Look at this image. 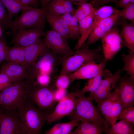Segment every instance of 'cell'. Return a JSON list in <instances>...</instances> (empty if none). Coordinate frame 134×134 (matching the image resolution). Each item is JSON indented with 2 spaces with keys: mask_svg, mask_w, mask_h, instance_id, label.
I'll list each match as a JSON object with an SVG mask.
<instances>
[{
  "mask_svg": "<svg viewBox=\"0 0 134 134\" xmlns=\"http://www.w3.org/2000/svg\"><path fill=\"white\" fill-rule=\"evenodd\" d=\"M67 13L62 16L68 28L70 38L73 39L80 38V33L78 21L74 16Z\"/></svg>",
  "mask_w": 134,
  "mask_h": 134,
  "instance_id": "25",
  "label": "cell"
},
{
  "mask_svg": "<svg viewBox=\"0 0 134 134\" xmlns=\"http://www.w3.org/2000/svg\"><path fill=\"white\" fill-rule=\"evenodd\" d=\"M25 49L26 67L27 70L38 59L49 50L44 39L40 38L34 43L25 47Z\"/></svg>",
  "mask_w": 134,
  "mask_h": 134,
  "instance_id": "16",
  "label": "cell"
},
{
  "mask_svg": "<svg viewBox=\"0 0 134 134\" xmlns=\"http://www.w3.org/2000/svg\"><path fill=\"white\" fill-rule=\"evenodd\" d=\"M47 11L52 14L62 15L66 13L61 0H52L46 8Z\"/></svg>",
  "mask_w": 134,
  "mask_h": 134,
  "instance_id": "35",
  "label": "cell"
},
{
  "mask_svg": "<svg viewBox=\"0 0 134 134\" xmlns=\"http://www.w3.org/2000/svg\"><path fill=\"white\" fill-rule=\"evenodd\" d=\"M103 69L102 70L97 76L89 79L83 88L80 91L82 93L92 92L96 91L100 85L103 76Z\"/></svg>",
  "mask_w": 134,
  "mask_h": 134,
  "instance_id": "31",
  "label": "cell"
},
{
  "mask_svg": "<svg viewBox=\"0 0 134 134\" xmlns=\"http://www.w3.org/2000/svg\"><path fill=\"white\" fill-rule=\"evenodd\" d=\"M122 71V69H118L113 75L105 77L102 80L96 91L90 92L89 97L92 100H95L97 103L106 98L120 79Z\"/></svg>",
  "mask_w": 134,
  "mask_h": 134,
  "instance_id": "12",
  "label": "cell"
},
{
  "mask_svg": "<svg viewBox=\"0 0 134 134\" xmlns=\"http://www.w3.org/2000/svg\"><path fill=\"white\" fill-rule=\"evenodd\" d=\"M46 9L32 7L24 10L12 21L9 28L13 34L20 30L32 28L43 29L45 26Z\"/></svg>",
  "mask_w": 134,
  "mask_h": 134,
  "instance_id": "5",
  "label": "cell"
},
{
  "mask_svg": "<svg viewBox=\"0 0 134 134\" xmlns=\"http://www.w3.org/2000/svg\"><path fill=\"white\" fill-rule=\"evenodd\" d=\"M62 3L67 13L73 15L75 9L72 3L68 0H61Z\"/></svg>",
  "mask_w": 134,
  "mask_h": 134,
  "instance_id": "42",
  "label": "cell"
},
{
  "mask_svg": "<svg viewBox=\"0 0 134 134\" xmlns=\"http://www.w3.org/2000/svg\"><path fill=\"white\" fill-rule=\"evenodd\" d=\"M55 55L49 50L40 57L28 70L30 78L35 80L39 74L41 70L45 66L50 65L53 66L56 62Z\"/></svg>",
  "mask_w": 134,
  "mask_h": 134,
  "instance_id": "19",
  "label": "cell"
},
{
  "mask_svg": "<svg viewBox=\"0 0 134 134\" xmlns=\"http://www.w3.org/2000/svg\"><path fill=\"white\" fill-rule=\"evenodd\" d=\"M44 41L48 48L55 55L69 56L74 53L61 36L52 29L46 33Z\"/></svg>",
  "mask_w": 134,
  "mask_h": 134,
  "instance_id": "11",
  "label": "cell"
},
{
  "mask_svg": "<svg viewBox=\"0 0 134 134\" xmlns=\"http://www.w3.org/2000/svg\"><path fill=\"white\" fill-rule=\"evenodd\" d=\"M79 122L71 120L68 122L60 123L53 126L45 133L46 134H70L73 129L77 127Z\"/></svg>",
  "mask_w": 134,
  "mask_h": 134,
  "instance_id": "26",
  "label": "cell"
},
{
  "mask_svg": "<svg viewBox=\"0 0 134 134\" xmlns=\"http://www.w3.org/2000/svg\"><path fill=\"white\" fill-rule=\"evenodd\" d=\"M22 4L26 6L31 5L35 6L38 5V0H20Z\"/></svg>",
  "mask_w": 134,
  "mask_h": 134,
  "instance_id": "45",
  "label": "cell"
},
{
  "mask_svg": "<svg viewBox=\"0 0 134 134\" xmlns=\"http://www.w3.org/2000/svg\"><path fill=\"white\" fill-rule=\"evenodd\" d=\"M116 8L110 5L104 6L95 10L93 20L91 25L93 30L96 25L101 20L114 13L117 10Z\"/></svg>",
  "mask_w": 134,
  "mask_h": 134,
  "instance_id": "28",
  "label": "cell"
},
{
  "mask_svg": "<svg viewBox=\"0 0 134 134\" xmlns=\"http://www.w3.org/2000/svg\"><path fill=\"white\" fill-rule=\"evenodd\" d=\"M72 3L77 5L87 2L88 0H68Z\"/></svg>",
  "mask_w": 134,
  "mask_h": 134,
  "instance_id": "47",
  "label": "cell"
},
{
  "mask_svg": "<svg viewBox=\"0 0 134 134\" xmlns=\"http://www.w3.org/2000/svg\"><path fill=\"white\" fill-rule=\"evenodd\" d=\"M107 32L101 30L99 28L96 27L92 31L88 37L87 45L93 44L100 39H101Z\"/></svg>",
  "mask_w": 134,
  "mask_h": 134,
  "instance_id": "36",
  "label": "cell"
},
{
  "mask_svg": "<svg viewBox=\"0 0 134 134\" xmlns=\"http://www.w3.org/2000/svg\"><path fill=\"white\" fill-rule=\"evenodd\" d=\"M2 31V30L1 27L0 26V38L1 37Z\"/></svg>",
  "mask_w": 134,
  "mask_h": 134,
  "instance_id": "49",
  "label": "cell"
},
{
  "mask_svg": "<svg viewBox=\"0 0 134 134\" xmlns=\"http://www.w3.org/2000/svg\"><path fill=\"white\" fill-rule=\"evenodd\" d=\"M98 108L108 127L115 124L123 110L118 88H115L105 99L98 102Z\"/></svg>",
  "mask_w": 134,
  "mask_h": 134,
  "instance_id": "6",
  "label": "cell"
},
{
  "mask_svg": "<svg viewBox=\"0 0 134 134\" xmlns=\"http://www.w3.org/2000/svg\"><path fill=\"white\" fill-rule=\"evenodd\" d=\"M119 0H93L91 2L92 4L96 5H102L110 2L117 3Z\"/></svg>",
  "mask_w": 134,
  "mask_h": 134,
  "instance_id": "44",
  "label": "cell"
},
{
  "mask_svg": "<svg viewBox=\"0 0 134 134\" xmlns=\"http://www.w3.org/2000/svg\"><path fill=\"white\" fill-rule=\"evenodd\" d=\"M9 47L5 39L1 37L0 38V64L5 60Z\"/></svg>",
  "mask_w": 134,
  "mask_h": 134,
  "instance_id": "39",
  "label": "cell"
},
{
  "mask_svg": "<svg viewBox=\"0 0 134 134\" xmlns=\"http://www.w3.org/2000/svg\"><path fill=\"white\" fill-rule=\"evenodd\" d=\"M78 6L73 15L76 18L78 22L89 15L95 10L91 3L86 2Z\"/></svg>",
  "mask_w": 134,
  "mask_h": 134,
  "instance_id": "30",
  "label": "cell"
},
{
  "mask_svg": "<svg viewBox=\"0 0 134 134\" xmlns=\"http://www.w3.org/2000/svg\"><path fill=\"white\" fill-rule=\"evenodd\" d=\"M122 22L120 35L123 45L130 51L134 52V23H127L125 20Z\"/></svg>",
  "mask_w": 134,
  "mask_h": 134,
  "instance_id": "22",
  "label": "cell"
},
{
  "mask_svg": "<svg viewBox=\"0 0 134 134\" xmlns=\"http://www.w3.org/2000/svg\"><path fill=\"white\" fill-rule=\"evenodd\" d=\"M0 72L4 73L13 83L29 77L26 68L23 65L7 62L1 66Z\"/></svg>",
  "mask_w": 134,
  "mask_h": 134,
  "instance_id": "17",
  "label": "cell"
},
{
  "mask_svg": "<svg viewBox=\"0 0 134 134\" xmlns=\"http://www.w3.org/2000/svg\"><path fill=\"white\" fill-rule=\"evenodd\" d=\"M130 3H134V0H119L117 5L118 7L123 8Z\"/></svg>",
  "mask_w": 134,
  "mask_h": 134,
  "instance_id": "46",
  "label": "cell"
},
{
  "mask_svg": "<svg viewBox=\"0 0 134 134\" xmlns=\"http://www.w3.org/2000/svg\"><path fill=\"white\" fill-rule=\"evenodd\" d=\"M10 78L5 74L0 73V91L7 88L12 83Z\"/></svg>",
  "mask_w": 134,
  "mask_h": 134,
  "instance_id": "40",
  "label": "cell"
},
{
  "mask_svg": "<svg viewBox=\"0 0 134 134\" xmlns=\"http://www.w3.org/2000/svg\"><path fill=\"white\" fill-rule=\"evenodd\" d=\"M42 7L46 9L47 3L51 0H40Z\"/></svg>",
  "mask_w": 134,
  "mask_h": 134,
  "instance_id": "48",
  "label": "cell"
},
{
  "mask_svg": "<svg viewBox=\"0 0 134 134\" xmlns=\"http://www.w3.org/2000/svg\"><path fill=\"white\" fill-rule=\"evenodd\" d=\"M77 99L75 108L68 115L71 120L100 123L104 125L105 129L108 127L98 107L95 106L89 97L80 91Z\"/></svg>",
  "mask_w": 134,
  "mask_h": 134,
  "instance_id": "4",
  "label": "cell"
},
{
  "mask_svg": "<svg viewBox=\"0 0 134 134\" xmlns=\"http://www.w3.org/2000/svg\"><path fill=\"white\" fill-rule=\"evenodd\" d=\"M133 125L131 123L120 120L110 127L105 129L103 132L107 134H134Z\"/></svg>",
  "mask_w": 134,
  "mask_h": 134,
  "instance_id": "24",
  "label": "cell"
},
{
  "mask_svg": "<svg viewBox=\"0 0 134 134\" xmlns=\"http://www.w3.org/2000/svg\"><path fill=\"white\" fill-rule=\"evenodd\" d=\"M39 84L42 86H47L50 81L49 75L41 73L39 74L36 79Z\"/></svg>",
  "mask_w": 134,
  "mask_h": 134,
  "instance_id": "41",
  "label": "cell"
},
{
  "mask_svg": "<svg viewBox=\"0 0 134 134\" xmlns=\"http://www.w3.org/2000/svg\"><path fill=\"white\" fill-rule=\"evenodd\" d=\"M5 60L26 67L25 48L17 45L9 47Z\"/></svg>",
  "mask_w": 134,
  "mask_h": 134,
  "instance_id": "23",
  "label": "cell"
},
{
  "mask_svg": "<svg viewBox=\"0 0 134 134\" xmlns=\"http://www.w3.org/2000/svg\"><path fill=\"white\" fill-rule=\"evenodd\" d=\"M35 80L28 77L13 83L0 92L1 108L18 109L26 100Z\"/></svg>",
  "mask_w": 134,
  "mask_h": 134,
  "instance_id": "1",
  "label": "cell"
},
{
  "mask_svg": "<svg viewBox=\"0 0 134 134\" xmlns=\"http://www.w3.org/2000/svg\"><path fill=\"white\" fill-rule=\"evenodd\" d=\"M118 119L125 120L131 123L134 125V107L123 109L120 113Z\"/></svg>",
  "mask_w": 134,
  "mask_h": 134,
  "instance_id": "37",
  "label": "cell"
},
{
  "mask_svg": "<svg viewBox=\"0 0 134 134\" xmlns=\"http://www.w3.org/2000/svg\"><path fill=\"white\" fill-rule=\"evenodd\" d=\"M119 95L123 109L133 107L134 104V78L127 75L120 78Z\"/></svg>",
  "mask_w": 134,
  "mask_h": 134,
  "instance_id": "15",
  "label": "cell"
},
{
  "mask_svg": "<svg viewBox=\"0 0 134 134\" xmlns=\"http://www.w3.org/2000/svg\"><path fill=\"white\" fill-rule=\"evenodd\" d=\"M79 92L71 93L58 101L53 111L51 113L47 114L46 121L49 123H51L69 115L75 108Z\"/></svg>",
  "mask_w": 134,
  "mask_h": 134,
  "instance_id": "9",
  "label": "cell"
},
{
  "mask_svg": "<svg viewBox=\"0 0 134 134\" xmlns=\"http://www.w3.org/2000/svg\"><path fill=\"white\" fill-rule=\"evenodd\" d=\"M62 15L54 14L47 11L46 19L52 29L67 42L70 35L67 25Z\"/></svg>",
  "mask_w": 134,
  "mask_h": 134,
  "instance_id": "18",
  "label": "cell"
},
{
  "mask_svg": "<svg viewBox=\"0 0 134 134\" xmlns=\"http://www.w3.org/2000/svg\"><path fill=\"white\" fill-rule=\"evenodd\" d=\"M119 17H122L134 23V3H130L120 10H117Z\"/></svg>",
  "mask_w": 134,
  "mask_h": 134,
  "instance_id": "34",
  "label": "cell"
},
{
  "mask_svg": "<svg viewBox=\"0 0 134 134\" xmlns=\"http://www.w3.org/2000/svg\"><path fill=\"white\" fill-rule=\"evenodd\" d=\"M0 103H1V102H0Z\"/></svg>",
  "mask_w": 134,
  "mask_h": 134,
  "instance_id": "50",
  "label": "cell"
},
{
  "mask_svg": "<svg viewBox=\"0 0 134 134\" xmlns=\"http://www.w3.org/2000/svg\"><path fill=\"white\" fill-rule=\"evenodd\" d=\"M107 61L104 58L99 64H97L95 61L85 64L75 71L68 74L71 81L90 79L94 77L104 69Z\"/></svg>",
  "mask_w": 134,
  "mask_h": 134,
  "instance_id": "14",
  "label": "cell"
},
{
  "mask_svg": "<svg viewBox=\"0 0 134 134\" xmlns=\"http://www.w3.org/2000/svg\"><path fill=\"white\" fill-rule=\"evenodd\" d=\"M104 58L112 60L123 47L119 28L114 26L101 38Z\"/></svg>",
  "mask_w": 134,
  "mask_h": 134,
  "instance_id": "10",
  "label": "cell"
},
{
  "mask_svg": "<svg viewBox=\"0 0 134 134\" xmlns=\"http://www.w3.org/2000/svg\"><path fill=\"white\" fill-rule=\"evenodd\" d=\"M71 81L68 74H59L56 82V86L57 89H66Z\"/></svg>",
  "mask_w": 134,
  "mask_h": 134,
  "instance_id": "38",
  "label": "cell"
},
{
  "mask_svg": "<svg viewBox=\"0 0 134 134\" xmlns=\"http://www.w3.org/2000/svg\"><path fill=\"white\" fill-rule=\"evenodd\" d=\"M17 110L25 128V134L41 133L46 121L47 113L37 107L28 96Z\"/></svg>",
  "mask_w": 134,
  "mask_h": 134,
  "instance_id": "2",
  "label": "cell"
},
{
  "mask_svg": "<svg viewBox=\"0 0 134 134\" xmlns=\"http://www.w3.org/2000/svg\"><path fill=\"white\" fill-rule=\"evenodd\" d=\"M0 115V134H25L17 110L2 109Z\"/></svg>",
  "mask_w": 134,
  "mask_h": 134,
  "instance_id": "8",
  "label": "cell"
},
{
  "mask_svg": "<svg viewBox=\"0 0 134 134\" xmlns=\"http://www.w3.org/2000/svg\"><path fill=\"white\" fill-rule=\"evenodd\" d=\"M88 46L84 44L70 56H64L61 59L62 68L60 74H69L87 63L101 58V47L89 49Z\"/></svg>",
  "mask_w": 134,
  "mask_h": 134,
  "instance_id": "3",
  "label": "cell"
},
{
  "mask_svg": "<svg viewBox=\"0 0 134 134\" xmlns=\"http://www.w3.org/2000/svg\"><path fill=\"white\" fill-rule=\"evenodd\" d=\"M10 17L12 19L15 15L21 11L29 8L31 7L22 4L20 0H0Z\"/></svg>",
  "mask_w": 134,
  "mask_h": 134,
  "instance_id": "27",
  "label": "cell"
},
{
  "mask_svg": "<svg viewBox=\"0 0 134 134\" xmlns=\"http://www.w3.org/2000/svg\"><path fill=\"white\" fill-rule=\"evenodd\" d=\"M77 127L70 134H100L103 132L105 128L102 123L86 121H81Z\"/></svg>",
  "mask_w": 134,
  "mask_h": 134,
  "instance_id": "20",
  "label": "cell"
},
{
  "mask_svg": "<svg viewBox=\"0 0 134 134\" xmlns=\"http://www.w3.org/2000/svg\"><path fill=\"white\" fill-rule=\"evenodd\" d=\"M54 91L47 86L37 84L34 82L30 90L28 96L39 108L44 111L51 109L56 102L54 97Z\"/></svg>",
  "mask_w": 134,
  "mask_h": 134,
  "instance_id": "7",
  "label": "cell"
},
{
  "mask_svg": "<svg viewBox=\"0 0 134 134\" xmlns=\"http://www.w3.org/2000/svg\"><path fill=\"white\" fill-rule=\"evenodd\" d=\"M94 11L89 16L78 22L80 36L74 47L76 51L81 48L92 31L91 26L93 22Z\"/></svg>",
  "mask_w": 134,
  "mask_h": 134,
  "instance_id": "21",
  "label": "cell"
},
{
  "mask_svg": "<svg viewBox=\"0 0 134 134\" xmlns=\"http://www.w3.org/2000/svg\"><path fill=\"white\" fill-rule=\"evenodd\" d=\"M14 34L11 43L24 48L35 42L45 35L43 29L37 28L20 30Z\"/></svg>",
  "mask_w": 134,
  "mask_h": 134,
  "instance_id": "13",
  "label": "cell"
},
{
  "mask_svg": "<svg viewBox=\"0 0 134 134\" xmlns=\"http://www.w3.org/2000/svg\"><path fill=\"white\" fill-rule=\"evenodd\" d=\"M122 57L124 64L122 70L126 71L130 77L134 78V52L130 51L128 54H123Z\"/></svg>",
  "mask_w": 134,
  "mask_h": 134,
  "instance_id": "32",
  "label": "cell"
},
{
  "mask_svg": "<svg viewBox=\"0 0 134 134\" xmlns=\"http://www.w3.org/2000/svg\"><path fill=\"white\" fill-rule=\"evenodd\" d=\"M5 8L0 0V26L3 31L9 28L12 21V19L10 17Z\"/></svg>",
  "mask_w": 134,
  "mask_h": 134,
  "instance_id": "33",
  "label": "cell"
},
{
  "mask_svg": "<svg viewBox=\"0 0 134 134\" xmlns=\"http://www.w3.org/2000/svg\"></svg>",
  "mask_w": 134,
  "mask_h": 134,
  "instance_id": "51",
  "label": "cell"
},
{
  "mask_svg": "<svg viewBox=\"0 0 134 134\" xmlns=\"http://www.w3.org/2000/svg\"><path fill=\"white\" fill-rule=\"evenodd\" d=\"M117 10L112 15L100 21L95 27H98L106 32L109 31L116 24L119 17Z\"/></svg>",
  "mask_w": 134,
  "mask_h": 134,
  "instance_id": "29",
  "label": "cell"
},
{
  "mask_svg": "<svg viewBox=\"0 0 134 134\" xmlns=\"http://www.w3.org/2000/svg\"><path fill=\"white\" fill-rule=\"evenodd\" d=\"M54 97L56 101H59L66 96L67 92L66 89H58L54 91Z\"/></svg>",
  "mask_w": 134,
  "mask_h": 134,
  "instance_id": "43",
  "label": "cell"
}]
</instances>
